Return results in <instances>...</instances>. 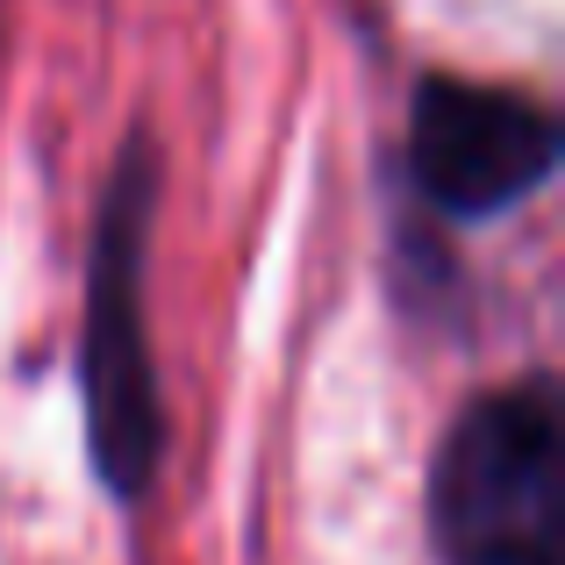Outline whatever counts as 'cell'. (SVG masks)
<instances>
[{"mask_svg":"<svg viewBox=\"0 0 565 565\" xmlns=\"http://www.w3.org/2000/svg\"><path fill=\"white\" fill-rule=\"evenodd\" d=\"M429 537L444 565H558L552 380L480 394L437 444Z\"/></svg>","mask_w":565,"mask_h":565,"instance_id":"7a4b0ae2","label":"cell"},{"mask_svg":"<svg viewBox=\"0 0 565 565\" xmlns=\"http://www.w3.org/2000/svg\"><path fill=\"white\" fill-rule=\"evenodd\" d=\"M158 215V151L129 137L100 193L94 258H86V330H79V394H86V451L108 494L137 501L166 451L158 365L143 337V236Z\"/></svg>","mask_w":565,"mask_h":565,"instance_id":"6da1fadb","label":"cell"},{"mask_svg":"<svg viewBox=\"0 0 565 565\" xmlns=\"http://www.w3.org/2000/svg\"><path fill=\"white\" fill-rule=\"evenodd\" d=\"M558 166V122L544 100L487 79H437L415 86L408 108V172L429 207L458 222L509 215L530 201Z\"/></svg>","mask_w":565,"mask_h":565,"instance_id":"3957f363","label":"cell"}]
</instances>
